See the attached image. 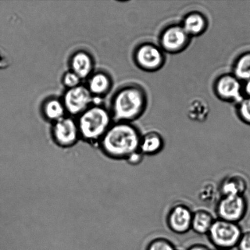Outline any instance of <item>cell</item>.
I'll return each instance as SVG.
<instances>
[{"label": "cell", "mask_w": 250, "mask_h": 250, "mask_svg": "<svg viewBox=\"0 0 250 250\" xmlns=\"http://www.w3.org/2000/svg\"><path fill=\"white\" fill-rule=\"evenodd\" d=\"M142 134L136 126L127 122H115L100 141L103 151L115 159L126 161L139 150Z\"/></svg>", "instance_id": "6da1fadb"}, {"label": "cell", "mask_w": 250, "mask_h": 250, "mask_svg": "<svg viewBox=\"0 0 250 250\" xmlns=\"http://www.w3.org/2000/svg\"><path fill=\"white\" fill-rule=\"evenodd\" d=\"M147 95L141 86L130 84L121 88L114 95L111 103L112 119L115 122L131 123L146 111Z\"/></svg>", "instance_id": "7a4b0ae2"}, {"label": "cell", "mask_w": 250, "mask_h": 250, "mask_svg": "<svg viewBox=\"0 0 250 250\" xmlns=\"http://www.w3.org/2000/svg\"><path fill=\"white\" fill-rule=\"evenodd\" d=\"M111 111L100 104H93L77 121L81 137L87 142H100L112 125Z\"/></svg>", "instance_id": "3957f363"}, {"label": "cell", "mask_w": 250, "mask_h": 250, "mask_svg": "<svg viewBox=\"0 0 250 250\" xmlns=\"http://www.w3.org/2000/svg\"><path fill=\"white\" fill-rule=\"evenodd\" d=\"M243 232L239 224L216 218L207 236L215 248L232 250L236 248Z\"/></svg>", "instance_id": "277c9868"}, {"label": "cell", "mask_w": 250, "mask_h": 250, "mask_svg": "<svg viewBox=\"0 0 250 250\" xmlns=\"http://www.w3.org/2000/svg\"><path fill=\"white\" fill-rule=\"evenodd\" d=\"M249 202L245 195L222 196L215 205L217 219L239 224L248 211Z\"/></svg>", "instance_id": "5b68a950"}, {"label": "cell", "mask_w": 250, "mask_h": 250, "mask_svg": "<svg viewBox=\"0 0 250 250\" xmlns=\"http://www.w3.org/2000/svg\"><path fill=\"white\" fill-rule=\"evenodd\" d=\"M134 60L137 67L146 72H156L166 62L164 51L160 46L151 42H144L137 46L134 53Z\"/></svg>", "instance_id": "8992f818"}, {"label": "cell", "mask_w": 250, "mask_h": 250, "mask_svg": "<svg viewBox=\"0 0 250 250\" xmlns=\"http://www.w3.org/2000/svg\"><path fill=\"white\" fill-rule=\"evenodd\" d=\"M190 39L181 24H172L162 31L159 36V46L164 52L178 53L188 47Z\"/></svg>", "instance_id": "52a82bcc"}, {"label": "cell", "mask_w": 250, "mask_h": 250, "mask_svg": "<svg viewBox=\"0 0 250 250\" xmlns=\"http://www.w3.org/2000/svg\"><path fill=\"white\" fill-rule=\"evenodd\" d=\"M62 101L66 112L74 116H79L94 104V99L87 86H79L66 90Z\"/></svg>", "instance_id": "ba28073f"}, {"label": "cell", "mask_w": 250, "mask_h": 250, "mask_svg": "<svg viewBox=\"0 0 250 250\" xmlns=\"http://www.w3.org/2000/svg\"><path fill=\"white\" fill-rule=\"evenodd\" d=\"M193 211L185 203L173 205L166 215V225L170 231L176 234L183 235L191 230Z\"/></svg>", "instance_id": "9c48e42d"}, {"label": "cell", "mask_w": 250, "mask_h": 250, "mask_svg": "<svg viewBox=\"0 0 250 250\" xmlns=\"http://www.w3.org/2000/svg\"><path fill=\"white\" fill-rule=\"evenodd\" d=\"M215 94L219 99L239 104L243 100L241 81L230 73L220 75L214 84Z\"/></svg>", "instance_id": "30bf717a"}, {"label": "cell", "mask_w": 250, "mask_h": 250, "mask_svg": "<svg viewBox=\"0 0 250 250\" xmlns=\"http://www.w3.org/2000/svg\"><path fill=\"white\" fill-rule=\"evenodd\" d=\"M52 136L59 146H73L81 137L77 121L71 117H65L53 123Z\"/></svg>", "instance_id": "8fae6325"}, {"label": "cell", "mask_w": 250, "mask_h": 250, "mask_svg": "<svg viewBox=\"0 0 250 250\" xmlns=\"http://www.w3.org/2000/svg\"><path fill=\"white\" fill-rule=\"evenodd\" d=\"M248 188L243 176L232 174L225 177L220 183L218 190L220 197L228 195H245Z\"/></svg>", "instance_id": "7c38bea8"}, {"label": "cell", "mask_w": 250, "mask_h": 250, "mask_svg": "<svg viewBox=\"0 0 250 250\" xmlns=\"http://www.w3.org/2000/svg\"><path fill=\"white\" fill-rule=\"evenodd\" d=\"M165 141L158 132L151 131L142 135L139 150L145 156H156L163 151Z\"/></svg>", "instance_id": "4fadbf2b"}, {"label": "cell", "mask_w": 250, "mask_h": 250, "mask_svg": "<svg viewBox=\"0 0 250 250\" xmlns=\"http://www.w3.org/2000/svg\"><path fill=\"white\" fill-rule=\"evenodd\" d=\"M94 65L91 56L84 51H78L71 59V71L82 80L86 79L92 75Z\"/></svg>", "instance_id": "5bb4252c"}, {"label": "cell", "mask_w": 250, "mask_h": 250, "mask_svg": "<svg viewBox=\"0 0 250 250\" xmlns=\"http://www.w3.org/2000/svg\"><path fill=\"white\" fill-rule=\"evenodd\" d=\"M181 24L186 33L192 38L204 33L208 28V21L204 14L193 11L186 14Z\"/></svg>", "instance_id": "9a60e30c"}, {"label": "cell", "mask_w": 250, "mask_h": 250, "mask_svg": "<svg viewBox=\"0 0 250 250\" xmlns=\"http://www.w3.org/2000/svg\"><path fill=\"white\" fill-rule=\"evenodd\" d=\"M210 113V107L207 100L202 97H195L188 103L186 114L193 122L203 123L207 121Z\"/></svg>", "instance_id": "2e32d148"}, {"label": "cell", "mask_w": 250, "mask_h": 250, "mask_svg": "<svg viewBox=\"0 0 250 250\" xmlns=\"http://www.w3.org/2000/svg\"><path fill=\"white\" fill-rule=\"evenodd\" d=\"M215 219L212 213L205 209L193 211L191 230L198 235H207L211 229Z\"/></svg>", "instance_id": "e0dca14e"}, {"label": "cell", "mask_w": 250, "mask_h": 250, "mask_svg": "<svg viewBox=\"0 0 250 250\" xmlns=\"http://www.w3.org/2000/svg\"><path fill=\"white\" fill-rule=\"evenodd\" d=\"M111 87V78L106 73L98 72L94 73L89 78L87 89L93 97H100L106 94Z\"/></svg>", "instance_id": "ac0fdd59"}, {"label": "cell", "mask_w": 250, "mask_h": 250, "mask_svg": "<svg viewBox=\"0 0 250 250\" xmlns=\"http://www.w3.org/2000/svg\"><path fill=\"white\" fill-rule=\"evenodd\" d=\"M42 109L45 118L53 123L64 118L67 112L62 100L56 98L46 100L44 103Z\"/></svg>", "instance_id": "d6986e66"}, {"label": "cell", "mask_w": 250, "mask_h": 250, "mask_svg": "<svg viewBox=\"0 0 250 250\" xmlns=\"http://www.w3.org/2000/svg\"><path fill=\"white\" fill-rule=\"evenodd\" d=\"M232 70V74L240 81L250 80V52L244 53L237 58Z\"/></svg>", "instance_id": "ffe728a7"}, {"label": "cell", "mask_w": 250, "mask_h": 250, "mask_svg": "<svg viewBox=\"0 0 250 250\" xmlns=\"http://www.w3.org/2000/svg\"><path fill=\"white\" fill-rule=\"evenodd\" d=\"M145 250H177V247L170 240L159 237L151 240Z\"/></svg>", "instance_id": "44dd1931"}, {"label": "cell", "mask_w": 250, "mask_h": 250, "mask_svg": "<svg viewBox=\"0 0 250 250\" xmlns=\"http://www.w3.org/2000/svg\"><path fill=\"white\" fill-rule=\"evenodd\" d=\"M237 113L245 123L250 125V98L244 99L238 104Z\"/></svg>", "instance_id": "7402d4cb"}, {"label": "cell", "mask_w": 250, "mask_h": 250, "mask_svg": "<svg viewBox=\"0 0 250 250\" xmlns=\"http://www.w3.org/2000/svg\"><path fill=\"white\" fill-rule=\"evenodd\" d=\"M82 79L72 71L66 72L63 76L62 82L67 89H72L81 85Z\"/></svg>", "instance_id": "603a6c76"}, {"label": "cell", "mask_w": 250, "mask_h": 250, "mask_svg": "<svg viewBox=\"0 0 250 250\" xmlns=\"http://www.w3.org/2000/svg\"><path fill=\"white\" fill-rule=\"evenodd\" d=\"M12 63L11 56L6 50L0 46V70L9 67Z\"/></svg>", "instance_id": "cb8c5ba5"}, {"label": "cell", "mask_w": 250, "mask_h": 250, "mask_svg": "<svg viewBox=\"0 0 250 250\" xmlns=\"http://www.w3.org/2000/svg\"><path fill=\"white\" fill-rule=\"evenodd\" d=\"M236 248L238 250H250V231L243 232Z\"/></svg>", "instance_id": "d4e9b609"}, {"label": "cell", "mask_w": 250, "mask_h": 250, "mask_svg": "<svg viewBox=\"0 0 250 250\" xmlns=\"http://www.w3.org/2000/svg\"><path fill=\"white\" fill-rule=\"evenodd\" d=\"M145 157L146 156H145L144 154L141 151L139 150L130 155L126 159V161L130 165L133 166H138L143 162Z\"/></svg>", "instance_id": "484cf974"}, {"label": "cell", "mask_w": 250, "mask_h": 250, "mask_svg": "<svg viewBox=\"0 0 250 250\" xmlns=\"http://www.w3.org/2000/svg\"><path fill=\"white\" fill-rule=\"evenodd\" d=\"M186 250H211L207 246L202 244H195L190 246Z\"/></svg>", "instance_id": "4316f807"}, {"label": "cell", "mask_w": 250, "mask_h": 250, "mask_svg": "<svg viewBox=\"0 0 250 250\" xmlns=\"http://www.w3.org/2000/svg\"><path fill=\"white\" fill-rule=\"evenodd\" d=\"M244 90L246 94L250 98V80L247 81L245 84Z\"/></svg>", "instance_id": "83f0119b"}, {"label": "cell", "mask_w": 250, "mask_h": 250, "mask_svg": "<svg viewBox=\"0 0 250 250\" xmlns=\"http://www.w3.org/2000/svg\"><path fill=\"white\" fill-rule=\"evenodd\" d=\"M215 250H227V249H216Z\"/></svg>", "instance_id": "f1b7e54d"}]
</instances>
